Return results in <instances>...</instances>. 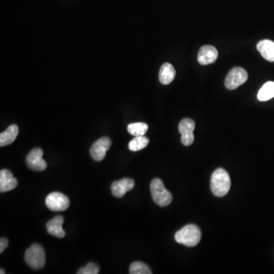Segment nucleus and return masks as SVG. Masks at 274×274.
<instances>
[{"label": "nucleus", "mask_w": 274, "mask_h": 274, "mask_svg": "<svg viewBox=\"0 0 274 274\" xmlns=\"http://www.w3.org/2000/svg\"><path fill=\"white\" fill-rule=\"evenodd\" d=\"M231 180L229 174L223 168H218L211 177V189L214 196L223 197L229 193Z\"/></svg>", "instance_id": "obj_1"}, {"label": "nucleus", "mask_w": 274, "mask_h": 274, "mask_svg": "<svg viewBox=\"0 0 274 274\" xmlns=\"http://www.w3.org/2000/svg\"><path fill=\"white\" fill-rule=\"evenodd\" d=\"M175 238L178 243L187 247H194L200 242L201 232L195 225H187L176 232Z\"/></svg>", "instance_id": "obj_2"}, {"label": "nucleus", "mask_w": 274, "mask_h": 274, "mask_svg": "<svg viewBox=\"0 0 274 274\" xmlns=\"http://www.w3.org/2000/svg\"><path fill=\"white\" fill-rule=\"evenodd\" d=\"M25 259L27 264L32 269H42L46 263L44 248L38 244L31 245L25 252Z\"/></svg>", "instance_id": "obj_3"}, {"label": "nucleus", "mask_w": 274, "mask_h": 274, "mask_svg": "<svg viewBox=\"0 0 274 274\" xmlns=\"http://www.w3.org/2000/svg\"><path fill=\"white\" fill-rule=\"evenodd\" d=\"M152 196L153 201L160 207H167L172 201V195L166 190L162 180L156 178L150 184Z\"/></svg>", "instance_id": "obj_4"}, {"label": "nucleus", "mask_w": 274, "mask_h": 274, "mask_svg": "<svg viewBox=\"0 0 274 274\" xmlns=\"http://www.w3.org/2000/svg\"><path fill=\"white\" fill-rule=\"evenodd\" d=\"M248 75L245 68L235 67L229 71L225 80V86L229 90H234L243 85L248 80Z\"/></svg>", "instance_id": "obj_5"}, {"label": "nucleus", "mask_w": 274, "mask_h": 274, "mask_svg": "<svg viewBox=\"0 0 274 274\" xmlns=\"http://www.w3.org/2000/svg\"><path fill=\"white\" fill-rule=\"evenodd\" d=\"M45 203L50 211L60 212L68 209L71 202L68 198L63 193L53 192L46 197Z\"/></svg>", "instance_id": "obj_6"}, {"label": "nucleus", "mask_w": 274, "mask_h": 274, "mask_svg": "<svg viewBox=\"0 0 274 274\" xmlns=\"http://www.w3.org/2000/svg\"><path fill=\"white\" fill-rule=\"evenodd\" d=\"M43 150L40 148L33 149L26 158V164L31 170L43 171L47 168V162L43 159Z\"/></svg>", "instance_id": "obj_7"}, {"label": "nucleus", "mask_w": 274, "mask_h": 274, "mask_svg": "<svg viewBox=\"0 0 274 274\" xmlns=\"http://www.w3.org/2000/svg\"><path fill=\"white\" fill-rule=\"evenodd\" d=\"M111 146V141L108 137H102L94 143L90 149V155L96 162H101L105 159L107 152Z\"/></svg>", "instance_id": "obj_8"}, {"label": "nucleus", "mask_w": 274, "mask_h": 274, "mask_svg": "<svg viewBox=\"0 0 274 274\" xmlns=\"http://www.w3.org/2000/svg\"><path fill=\"white\" fill-rule=\"evenodd\" d=\"M195 129V123L190 118H184L180 122L178 129L181 134V143L183 145L188 147L194 141L193 130Z\"/></svg>", "instance_id": "obj_9"}, {"label": "nucleus", "mask_w": 274, "mask_h": 274, "mask_svg": "<svg viewBox=\"0 0 274 274\" xmlns=\"http://www.w3.org/2000/svg\"><path fill=\"white\" fill-rule=\"evenodd\" d=\"M218 55V50L214 46H203L199 49L197 60L201 65H209L217 60Z\"/></svg>", "instance_id": "obj_10"}, {"label": "nucleus", "mask_w": 274, "mask_h": 274, "mask_svg": "<svg viewBox=\"0 0 274 274\" xmlns=\"http://www.w3.org/2000/svg\"><path fill=\"white\" fill-rule=\"evenodd\" d=\"M135 183L130 178H123L119 181H114L111 184V193L115 197L120 198L126 194V192L133 188Z\"/></svg>", "instance_id": "obj_11"}, {"label": "nucleus", "mask_w": 274, "mask_h": 274, "mask_svg": "<svg viewBox=\"0 0 274 274\" xmlns=\"http://www.w3.org/2000/svg\"><path fill=\"white\" fill-rule=\"evenodd\" d=\"M17 185V180L13 177V173L10 170H1L0 171V192L1 193L14 190Z\"/></svg>", "instance_id": "obj_12"}, {"label": "nucleus", "mask_w": 274, "mask_h": 274, "mask_svg": "<svg viewBox=\"0 0 274 274\" xmlns=\"http://www.w3.org/2000/svg\"><path fill=\"white\" fill-rule=\"evenodd\" d=\"M64 219L62 216H56L54 218L47 223V230L50 235L56 237V238H64L65 235V231L62 229Z\"/></svg>", "instance_id": "obj_13"}, {"label": "nucleus", "mask_w": 274, "mask_h": 274, "mask_svg": "<svg viewBox=\"0 0 274 274\" xmlns=\"http://www.w3.org/2000/svg\"><path fill=\"white\" fill-rule=\"evenodd\" d=\"M175 75H176V71H175L173 65L169 62H166L162 65L160 71H159V82L162 85L170 84L175 80Z\"/></svg>", "instance_id": "obj_14"}, {"label": "nucleus", "mask_w": 274, "mask_h": 274, "mask_svg": "<svg viewBox=\"0 0 274 274\" xmlns=\"http://www.w3.org/2000/svg\"><path fill=\"white\" fill-rule=\"evenodd\" d=\"M257 50L261 56L269 62H274V42L269 40L260 41L257 45Z\"/></svg>", "instance_id": "obj_15"}, {"label": "nucleus", "mask_w": 274, "mask_h": 274, "mask_svg": "<svg viewBox=\"0 0 274 274\" xmlns=\"http://www.w3.org/2000/svg\"><path fill=\"white\" fill-rule=\"evenodd\" d=\"M18 134L19 127L16 124L9 126L7 130L0 134V146L3 147L13 144L16 141Z\"/></svg>", "instance_id": "obj_16"}, {"label": "nucleus", "mask_w": 274, "mask_h": 274, "mask_svg": "<svg viewBox=\"0 0 274 274\" xmlns=\"http://www.w3.org/2000/svg\"><path fill=\"white\" fill-rule=\"evenodd\" d=\"M274 97V83L267 82L265 83L257 94V99L260 101H266Z\"/></svg>", "instance_id": "obj_17"}, {"label": "nucleus", "mask_w": 274, "mask_h": 274, "mask_svg": "<svg viewBox=\"0 0 274 274\" xmlns=\"http://www.w3.org/2000/svg\"><path fill=\"white\" fill-rule=\"evenodd\" d=\"M150 141L145 135L135 136L129 144V149L130 151L137 152L144 150L148 146Z\"/></svg>", "instance_id": "obj_18"}, {"label": "nucleus", "mask_w": 274, "mask_h": 274, "mask_svg": "<svg viewBox=\"0 0 274 274\" xmlns=\"http://www.w3.org/2000/svg\"><path fill=\"white\" fill-rule=\"evenodd\" d=\"M149 126L145 123H133L128 125L127 130L129 134L134 136L144 135L148 130Z\"/></svg>", "instance_id": "obj_19"}, {"label": "nucleus", "mask_w": 274, "mask_h": 274, "mask_svg": "<svg viewBox=\"0 0 274 274\" xmlns=\"http://www.w3.org/2000/svg\"><path fill=\"white\" fill-rule=\"evenodd\" d=\"M129 273L151 274L152 271L147 264L142 262H134L129 266Z\"/></svg>", "instance_id": "obj_20"}, {"label": "nucleus", "mask_w": 274, "mask_h": 274, "mask_svg": "<svg viewBox=\"0 0 274 274\" xmlns=\"http://www.w3.org/2000/svg\"><path fill=\"white\" fill-rule=\"evenodd\" d=\"M99 266L95 263H89L85 267L79 269L78 274H97L99 272Z\"/></svg>", "instance_id": "obj_21"}, {"label": "nucleus", "mask_w": 274, "mask_h": 274, "mask_svg": "<svg viewBox=\"0 0 274 274\" xmlns=\"http://www.w3.org/2000/svg\"><path fill=\"white\" fill-rule=\"evenodd\" d=\"M9 241L7 238H3L0 240V253L4 252L6 248L8 247Z\"/></svg>", "instance_id": "obj_22"}, {"label": "nucleus", "mask_w": 274, "mask_h": 274, "mask_svg": "<svg viewBox=\"0 0 274 274\" xmlns=\"http://www.w3.org/2000/svg\"><path fill=\"white\" fill-rule=\"evenodd\" d=\"M0 273L1 274L5 273V271H4V269H1V272H0Z\"/></svg>", "instance_id": "obj_23"}]
</instances>
